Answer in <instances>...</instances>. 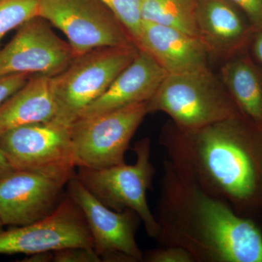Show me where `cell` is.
Masks as SVG:
<instances>
[{
	"mask_svg": "<svg viewBox=\"0 0 262 262\" xmlns=\"http://www.w3.org/2000/svg\"><path fill=\"white\" fill-rule=\"evenodd\" d=\"M159 144L178 171L262 229V127L241 113L193 130L170 120Z\"/></svg>",
	"mask_w": 262,
	"mask_h": 262,
	"instance_id": "cell-1",
	"label": "cell"
},
{
	"mask_svg": "<svg viewBox=\"0 0 262 262\" xmlns=\"http://www.w3.org/2000/svg\"><path fill=\"white\" fill-rule=\"evenodd\" d=\"M155 218L160 246L191 253L195 262H262V229L178 171L166 158Z\"/></svg>",
	"mask_w": 262,
	"mask_h": 262,
	"instance_id": "cell-2",
	"label": "cell"
},
{
	"mask_svg": "<svg viewBox=\"0 0 262 262\" xmlns=\"http://www.w3.org/2000/svg\"><path fill=\"white\" fill-rule=\"evenodd\" d=\"M147 110L166 114L177 126L189 130L241 113L220 76L211 69L168 74L148 101Z\"/></svg>",
	"mask_w": 262,
	"mask_h": 262,
	"instance_id": "cell-3",
	"label": "cell"
},
{
	"mask_svg": "<svg viewBox=\"0 0 262 262\" xmlns=\"http://www.w3.org/2000/svg\"><path fill=\"white\" fill-rule=\"evenodd\" d=\"M138 46L96 48L76 57L53 77L58 113L55 121L71 125L110 87L117 76L134 61Z\"/></svg>",
	"mask_w": 262,
	"mask_h": 262,
	"instance_id": "cell-4",
	"label": "cell"
},
{
	"mask_svg": "<svg viewBox=\"0 0 262 262\" xmlns=\"http://www.w3.org/2000/svg\"><path fill=\"white\" fill-rule=\"evenodd\" d=\"M151 141L144 138L136 143V163L110 168H78L76 177L105 206L114 211L131 210L139 215L146 234L158 238L159 227L150 209L147 192L152 188L156 170L151 161Z\"/></svg>",
	"mask_w": 262,
	"mask_h": 262,
	"instance_id": "cell-5",
	"label": "cell"
},
{
	"mask_svg": "<svg viewBox=\"0 0 262 262\" xmlns=\"http://www.w3.org/2000/svg\"><path fill=\"white\" fill-rule=\"evenodd\" d=\"M147 102L80 118L71 125L76 168L102 169L125 163V154L147 115Z\"/></svg>",
	"mask_w": 262,
	"mask_h": 262,
	"instance_id": "cell-6",
	"label": "cell"
},
{
	"mask_svg": "<svg viewBox=\"0 0 262 262\" xmlns=\"http://www.w3.org/2000/svg\"><path fill=\"white\" fill-rule=\"evenodd\" d=\"M39 16L65 34L76 57L98 48L137 46L101 0H39Z\"/></svg>",
	"mask_w": 262,
	"mask_h": 262,
	"instance_id": "cell-7",
	"label": "cell"
},
{
	"mask_svg": "<svg viewBox=\"0 0 262 262\" xmlns=\"http://www.w3.org/2000/svg\"><path fill=\"white\" fill-rule=\"evenodd\" d=\"M67 193L83 213L93 239V248L105 262H140L144 252L136 234L141 220L131 210L116 211L98 201L74 176Z\"/></svg>",
	"mask_w": 262,
	"mask_h": 262,
	"instance_id": "cell-8",
	"label": "cell"
},
{
	"mask_svg": "<svg viewBox=\"0 0 262 262\" xmlns=\"http://www.w3.org/2000/svg\"><path fill=\"white\" fill-rule=\"evenodd\" d=\"M0 148L16 170L75 173L71 125L53 120L11 129Z\"/></svg>",
	"mask_w": 262,
	"mask_h": 262,
	"instance_id": "cell-9",
	"label": "cell"
},
{
	"mask_svg": "<svg viewBox=\"0 0 262 262\" xmlns=\"http://www.w3.org/2000/svg\"><path fill=\"white\" fill-rule=\"evenodd\" d=\"M72 247L93 248V239L83 213L69 195L42 220L0 232V254L28 256Z\"/></svg>",
	"mask_w": 262,
	"mask_h": 262,
	"instance_id": "cell-10",
	"label": "cell"
},
{
	"mask_svg": "<svg viewBox=\"0 0 262 262\" xmlns=\"http://www.w3.org/2000/svg\"><path fill=\"white\" fill-rule=\"evenodd\" d=\"M75 58L69 42L58 37L45 19L36 17L20 26L0 50V77L15 74L55 77Z\"/></svg>",
	"mask_w": 262,
	"mask_h": 262,
	"instance_id": "cell-11",
	"label": "cell"
},
{
	"mask_svg": "<svg viewBox=\"0 0 262 262\" xmlns=\"http://www.w3.org/2000/svg\"><path fill=\"white\" fill-rule=\"evenodd\" d=\"M75 173L16 170L0 182V221L4 226L30 225L51 214Z\"/></svg>",
	"mask_w": 262,
	"mask_h": 262,
	"instance_id": "cell-12",
	"label": "cell"
},
{
	"mask_svg": "<svg viewBox=\"0 0 262 262\" xmlns=\"http://www.w3.org/2000/svg\"><path fill=\"white\" fill-rule=\"evenodd\" d=\"M196 27L210 61L221 63L247 50L255 32L246 15L228 0H198Z\"/></svg>",
	"mask_w": 262,
	"mask_h": 262,
	"instance_id": "cell-13",
	"label": "cell"
},
{
	"mask_svg": "<svg viewBox=\"0 0 262 262\" xmlns=\"http://www.w3.org/2000/svg\"><path fill=\"white\" fill-rule=\"evenodd\" d=\"M136 46L151 55L168 74L211 69L201 39L173 27L142 20Z\"/></svg>",
	"mask_w": 262,
	"mask_h": 262,
	"instance_id": "cell-14",
	"label": "cell"
},
{
	"mask_svg": "<svg viewBox=\"0 0 262 262\" xmlns=\"http://www.w3.org/2000/svg\"><path fill=\"white\" fill-rule=\"evenodd\" d=\"M167 75L166 71L151 55L139 48L134 61L117 76L102 96L84 110L79 119L147 102Z\"/></svg>",
	"mask_w": 262,
	"mask_h": 262,
	"instance_id": "cell-15",
	"label": "cell"
},
{
	"mask_svg": "<svg viewBox=\"0 0 262 262\" xmlns=\"http://www.w3.org/2000/svg\"><path fill=\"white\" fill-rule=\"evenodd\" d=\"M57 113L53 77L32 75L0 105V137L16 127L53 121Z\"/></svg>",
	"mask_w": 262,
	"mask_h": 262,
	"instance_id": "cell-16",
	"label": "cell"
},
{
	"mask_svg": "<svg viewBox=\"0 0 262 262\" xmlns=\"http://www.w3.org/2000/svg\"><path fill=\"white\" fill-rule=\"evenodd\" d=\"M220 77L241 113L262 127V68L248 50L222 63Z\"/></svg>",
	"mask_w": 262,
	"mask_h": 262,
	"instance_id": "cell-17",
	"label": "cell"
},
{
	"mask_svg": "<svg viewBox=\"0 0 262 262\" xmlns=\"http://www.w3.org/2000/svg\"><path fill=\"white\" fill-rule=\"evenodd\" d=\"M198 0H141V17L143 20L173 27L198 37Z\"/></svg>",
	"mask_w": 262,
	"mask_h": 262,
	"instance_id": "cell-18",
	"label": "cell"
},
{
	"mask_svg": "<svg viewBox=\"0 0 262 262\" xmlns=\"http://www.w3.org/2000/svg\"><path fill=\"white\" fill-rule=\"evenodd\" d=\"M39 0H0V44L10 31L39 16Z\"/></svg>",
	"mask_w": 262,
	"mask_h": 262,
	"instance_id": "cell-19",
	"label": "cell"
},
{
	"mask_svg": "<svg viewBox=\"0 0 262 262\" xmlns=\"http://www.w3.org/2000/svg\"><path fill=\"white\" fill-rule=\"evenodd\" d=\"M121 22L136 42L142 24L141 0H101Z\"/></svg>",
	"mask_w": 262,
	"mask_h": 262,
	"instance_id": "cell-20",
	"label": "cell"
},
{
	"mask_svg": "<svg viewBox=\"0 0 262 262\" xmlns=\"http://www.w3.org/2000/svg\"><path fill=\"white\" fill-rule=\"evenodd\" d=\"M146 262H195L194 257L187 250L178 246H165L149 250L144 253Z\"/></svg>",
	"mask_w": 262,
	"mask_h": 262,
	"instance_id": "cell-21",
	"label": "cell"
},
{
	"mask_svg": "<svg viewBox=\"0 0 262 262\" xmlns=\"http://www.w3.org/2000/svg\"><path fill=\"white\" fill-rule=\"evenodd\" d=\"M55 262H101L93 248L72 247L53 251Z\"/></svg>",
	"mask_w": 262,
	"mask_h": 262,
	"instance_id": "cell-22",
	"label": "cell"
},
{
	"mask_svg": "<svg viewBox=\"0 0 262 262\" xmlns=\"http://www.w3.org/2000/svg\"><path fill=\"white\" fill-rule=\"evenodd\" d=\"M246 15L254 31L262 29V0H228Z\"/></svg>",
	"mask_w": 262,
	"mask_h": 262,
	"instance_id": "cell-23",
	"label": "cell"
},
{
	"mask_svg": "<svg viewBox=\"0 0 262 262\" xmlns=\"http://www.w3.org/2000/svg\"><path fill=\"white\" fill-rule=\"evenodd\" d=\"M32 76L29 74H15L0 77V105L21 88Z\"/></svg>",
	"mask_w": 262,
	"mask_h": 262,
	"instance_id": "cell-24",
	"label": "cell"
},
{
	"mask_svg": "<svg viewBox=\"0 0 262 262\" xmlns=\"http://www.w3.org/2000/svg\"><path fill=\"white\" fill-rule=\"evenodd\" d=\"M247 50L253 61L262 68V29L253 32Z\"/></svg>",
	"mask_w": 262,
	"mask_h": 262,
	"instance_id": "cell-25",
	"label": "cell"
},
{
	"mask_svg": "<svg viewBox=\"0 0 262 262\" xmlns=\"http://www.w3.org/2000/svg\"><path fill=\"white\" fill-rule=\"evenodd\" d=\"M14 170V168L10 165L3 150L0 148V182Z\"/></svg>",
	"mask_w": 262,
	"mask_h": 262,
	"instance_id": "cell-26",
	"label": "cell"
},
{
	"mask_svg": "<svg viewBox=\"0 0 262 262\" xmlns=\"http://www.w3.org/2000/svg\"><path fill=\"white\" fill-rule=\"evenodd\" d=\"M53 251H48V252H39L28 255V257L26 258L24 261L49 262L53 261Z\"/></svg>",
	"mask_w": 262,
	"mask_h": 262,
	"instance_id": "cell-27",
	"label": "cell"
},
{
	"mask_svg": "<svg viewBox=\"0 0 262 262\" xmlns=\"http://www.w3.org/2000/svg\"><path fill=\"white\" fill-rule=\"evenodd\" d=\"M3 227H4V225H3V223H2L1 221H0V232L3 230Z\"/></svg>",
	"mask_w": 262,
	"mask_h": 262,
	"instance_id": "cell-28",
	"label": "cell"
}]
</instances>
